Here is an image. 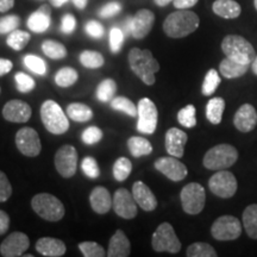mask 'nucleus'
Instances as JSON below:
<instances>
[{
  "instance_id": "1",
  "label": "nucleus",
  "mask_w": 257,
  "mask_h": 257,
  "mask_svg": "<svg viewBox=\"0 0 257 257\" xmlns=\"http://www.w3.org/2000/svg\"><path fill=\"white\" fill-rule=\"evenodd\" d=\"M130 68L148 86L155 83V74L160 70V63L148 49L133 48L128 53Z\"/></svg>"
},
{
  "instance_id": "2",
  "label": "nucleus",
  "mask_w": 257,
  "mask_h": 257,
  "mask_svg": "<svg viewBox=\"0 0 257 257\" xmlns=\"http://www.w3.org/2000/svg\"><path fill=\"white\" fill-rule=\"evenodd\" d=\"M200 19L195 12L178 10L170 14L163 22V31L168 37L182 38L188 36L199 28Z\"/></svg>"
},
{
  "instance_id": "3",
  "label": "nucleus",
  "mask_w": 257,
  "mask_h": 257,
  "mask_svg": "<svg viewBox=\"0 0 257 257\" xmlns=\"http://www.w3.org/2000/svg\"><path fill=\"white\" fill-rule=\"evenodd\" d=\"M221 50L229 59L249 66L256 57L251 43L238 35H227L221 42Z\"/></svg>"
},
{
  "instance_id": "4",
  "label": "nucleus",
  "mask_w": 257,
  "mask_h": 257,
  "mask_svg": "<svg viewBox=\"0 0 257 257\" xmlns=\"http://www.w3.org/2000/svg\"><path fill=\"white\" fill-rule=\"evenodd\" d=\"M41 119L50 134L63 135L69 128V119L61 106L54 100H46L42 104Z\"/></svg>"
},
{
  "instance_id": "5",
  "label": "nucleus",
  "mask_w": 257,
  "mask_h": 257,
  "mask_svg": "<svg viewBox=\"0 0 257 257\" xmlns=\"http://www.w3.org/2000/svg\"><path fill=\"white\" fill-rule=\"evenodd\" d=\"M238 159V152L231 144H218L205 154L202 165L208 170H223L233 166Z\"/></svg>"
},
{
  "instance_id": "6",
  "label": "nucleus",
  "mask_w": 257,
  "mask_h": 257,
  "mask_svg": "<svg viewBox=\"0 0 257 257\" xmlns=\"http://www.w3.org/2000/svg\"><path fill=\"white\" fill-rule=\"evenodd\" d=\"M31 207L43 219L59 221L64 216V206L55 195L49 193H40L31 200Z\"/></svg>"
},
{
  "instance_id": "7",
  "label": "nucleus",
  "mask_w": 257,
  "mask_h": 257,
  "mask_svg": "<svg viewBox=\"0 0 257 257\" xmlns=\"http://www.w3.org/2000/svg\"><path fill=\"white\" fill-rule=\"evenodd\" d=\"M180 199H181L182 208L186 213L194 216L204 210L205 202H206V192L200 184L191 182L182 188L180 193Z\"/></svg>"
},
{
  "instance_id": "8",
  "label": "nucleus",
  "mask_w": 257,
  "mask_h": 257,
  "mask_svg": "<svg viewBox=\"0 0 257 257\" xmlns=\"http://www.w3.org/2000/svg\"><path fill=\"white\" fill-rule=\"evenodd\" d=\"M153 249L157 252L167 251L176 253L181 250V243L176 236L174 227L169 223H162L155 230L152 238Z\"/></svg>"
},
{
  "instance_id": "9",
  "label": "nucleus",
  "mask_w": 257,
  "mask_h": 257,
  "mask_svg": "<svg viewBox=\"0 0 257 257\" xmlns=\"http://www.w3.org/2000/svg\"><path fill=\"white\" fill-rule=\"evenodd\" d=\"M137 131L144 135H153L157 127L159 112L156 105L149 98H143L137 106Z\"/></svg>"
},
{
  "instance_id": "10",
  "label": "nucleus",
  "mask_w": 257,
  "mask_h": 257,
  "mask_svg": "<svg viewBox=\"0 0 257 257\" xmlns=\"http://www.w3.org/2000/svg\"><path fill=\"white\" fill-rule=\"evenodd\" d=\"M208 187L210 191L217 197L223 199L232 198L237 192V180L232 173L229 170H217L214 175L208 180Z\"/></svg>"
},
{
  "instance_id": "11",
  "label": "nucleus",
  "mask_w": 257,
  "mask_h": 257,
  "mask_svg": "<svg viewBox=\"0 0 257 257\" xmlns=\"http://www.w3.org/2000/svg\"><path fill=\"white\" fill-rule=\"evenodd\" d=\"M211 234L217 240H234L242 234V224L233 216H221L212 225Z\"/></svg>"
},
{
  "instance_id": "12",
  "label": "nucleus",
  "mask_w": 257,
  "mask_h": 257,
  "mask_svg": "<svg viewBox=\"0 0 257 257\" xmlns=\"http://www.w3.org/2000/svg\"><path fill=\"white\" fill-rule=\"evenodd\" d=\"M16 146L23 155L36 157L41 154L42 144L37 131L32 127H22L16 134Z\"/></svg>"
},
{
  "instance_id": "13",
  "label": "nucleus",
  "mask_w": 257,
  "mask_h": 257,
  "mask_svg": "<svg viewBox=\"0 0 257 257\" xmlns=\"http://www.w3.org/2000/svg\"><path fill=\"white\" fill-rule=\"evenodd\" d=\"M55 167L63 178H72L78 167V152L73 146L66 144L61 147L55 155Z\"/></svg>"
},
{
  "instance_id": "14",
  "label": "nucleus",
  "mask_w": 257,
  "mask_h": 257,
  "mask_svg": "<svg viewBox=\"0 0 257 257\" xmlns=\"http://www.w3.org/2000/svg\"><path fill=\"white\" fill-rule=\"evenodd\" d=\"M112 207L115 214L124 219H133L137 216V202L134 195L125 188H119L114 192Z\"/></svg>"
},
{
  "instance_id": "15",
  "label": "nucleus",
  "mask_w": 257,
  "mask_h": 257,
  "mask_svg": "<svg viewBox=\"0 0 257 257\" xmlns=\"http://www.w3.org/2000/svg\"><path fill=\"white\" fill-rule=\"evenodd\" d=\"M155 168L174 182L182 181L188 174L187 167L176 157H160L155 161Z\"/></svg>"
},
{
  "instance_id": "16",
  "label": "nucleus",
  "mask_w": 257,
  "mask_h": 257,
  "mask_svg": "<svg viewBox=\"0 0 257 257\" xmlns=\"http://www.w3.org/2000/svg\"><path fill=\"white\" fill-rule=\"evenodd\" d=\"M30 246V239L23 232H14L9 234L0 245V253L4 257L22 256Z\"/></svg>"
},
{
  "instance_id": "17",
  "label": "nucleus",
  "mask_w": 257,
  "mask_h": 257,
  "mask_svg": "<svg viewBox=\"0 0 257 257\" xmlns=\"http://www.w3.org/2000/svg\"><path fill=\"white\" fill-rule=\"evenodd\" d=\"M155 23V15L153 11L142 9L136 12L131 19V36L136 40H142L152 31Z\"/></svg>"
},
{
  "instance_id": "18",
  "label": "nucleus",
  "mask_w": 257,
  "mask_h": 257,
  "mask_svg": "<svg viewBox=\"0 0 257 257\" xmlns=\"http://www.w3.org/2000/svg\"><path fill=\"white\" fill-rule=\"evenodd\" d=\"M32 110L30 105L19 99L10 100L3 107V117L11 123H27L30 119Z\"/></svg>"
},
{
  "instance_id": "19",
  "label": "nucleus",
  "mask_w": 257,
  "mask_h": 257,
  "mask_svg": "<svg viewBox=\"0 0 257 257\" xmlns=\"http://www.w3.org/2000/svg\"><path fill=\"white\" fill-rule=\"evenodd\" d=\"M188 136L185 131L178 127H170L166 133V150L170 156L182 157L185 154V144L187 143Z\"/></svg>"
},
{
  "instance_id": "20",
  "label": "nucleus",
  "mask_w": 257,
  "mask_h": 257,
  "mask_svg": "<svg viewBox=\"0 0 257 257\" xmlns=\"http://www.w3.org/2000/svg\"><path fill=\"white\" fill-rule=\"evenodd\" d=\"M233 124L240 133H250L257 125L256 108L250 104L240 106L234 114Z\"/></svg>"
},
{
  "instance_id": "21",
  "label": "nucleus",
  "mask_w": 257,
  "mask_h": 257,
  "mask_svg": "<svg viewBox=\"0 0 257 257\" xmlns=\"http://www.w3.org/2000/svg\"><path fill=\"white\" fill-rule=\"evenodd\" d=\"M133 195L137 205L143 211L152 212L157 207V199L148 186L142 181H136L133 186Z\"/></svg>"
},
{
  "instance_id": "22",
  "label": "nucleus",
  "mask_w": 257,
  "mask_h": 257,
  "mask_svg": "<svg viewBox=\"0 0 257 257\" xmlns=\"http://www.w3.org/2000/svg\"><path fill=\"white\" fill-rule=\"evenodd\" d=\"M51 23V10L50 6L44 4L42 5L37 11L32 12L30 17L28 18V28L32 32L42 34L47 31Z\"/></svg>"
},
{
  "instance_id": "23",
  "label": "nucleus",
  "mask_w": 257,
  "mask_h": 257,
  "mask_svg": "<svg viewBox=\"0 0 257 257\" xmlns=\"http://www.w3.org/2000/svg\"><path fill=\"white\" fill-rule=\"evenodd\" d=\"M89 202H91L92 210L98 214H105L111 210L113 199L111 198L110 192L105 187L98 186L89 194Z\"/></svg>"
},
{
  "instance_id": "24",
  "label": "nucleus",
  "mask_w": 257,
  "mask_h": 257,
  "mask_svg": "<svg viewBox=\"0 0 257 257\" xmlns=\"http://www.w3.org/2000/svg\"><path fill=\"white\" fill-rule=\"evenodd\" d=\"M131 252L130 240L121 230H117L108 243V257H127Z\"/></svg>"
},
{
  "instance_id": "25",
  "label": "nucleus",
  "mask_w": 257,
  "mask_h": 257,
  "mask_svg": "<svg viewBox=\"0 0 257 257\" xmlns=\"http://www.w3.org/2000/svg\"><path fill=\"white\" fill-rule=\"evenodd\" d=\"M36 250L41 255L48 257H60L66 253V244L53 237H43L36 242Z\"/></svg>"
},
{
  "instance_id": "26",
  "label": "nucleus",
  "mask_w": 257,
  "mask_h": 257,
  "mask_svg": "<svg viewBox=\"0 0 257 257\" xmlns=\"http://www.w3.org/2000/svg\"><path fill=\"white\" fill-rule=\"evenodd\" d=\"M212 10L217 16L224 19L238 18L242 12L240 5L234 0H216L212 5Z\"/></svg>"
},
{
  "instance_id": "27",
  "label": "nucleus",
  "mask_w": 257,
  "mask_h": 257,
  "mask_svg": "<svg viewBox=\"0 0 257 257\" xmlns=\"http://www.w3.org/2000/svg\"><path fill=\"white\" fill-rule=\"evenodd\" d=\"M249 64H242L236 61L225 57V59L220 62L219 72L224 78L226 79H236L243 76L244 74L248 72Z\"/></svg>"
},
{
  "instance_id": "28",
  "label": "nucleus",
  "mask_w": 257,
  "mask_h": 257,
  "mask_svg": "<svg viewBox=\"0 0 257 257\" xmlns=\"http://www.w3.org/2000/svg\"><path fill=\"white\" fill-rule=\"evenodd\" d=\"M67 115L69 119L78 123H85L93 118V111L89 106L82 102H72L67 106Z\"/></svg>"
},
{
  "instance_id": "29",
  "label": "nucleus",
  "mask_w": 257,
  "mask_h": 257,
  "mask_svg": "<svg viewBox=\"0 0 257 257\" xmlns=\"http://www.w3.org/2000/svg\"><path fill=\"white\" fill-rule=\"evenodd\" d=\"M127 148L131 155L136 157V159H138V157L150 155V154L153 153L152 143H150L147 138H143V137L134 136L128 138Z\"/></svg>"
},
{
  "instance_id": "30",
  "label": "nucleus",
  "mask_w": 257,
  "mask_h": 257,
  "mask_svg": "<svg viewBox=\"0 0 257 257\" xmlns=\"http://www.w3.org/2000/svg\"><path fill=\"white\" fill-rule=\"evenodd\" d=\"M225 110V100L223 98H212L206 105V117L210 123L218 125L223 119V113Z\"/></svg>"
},
{
  "instance_id": "31",
  "label": "nucleus",
  "mask_w": 257,
  "mask_h": 257,
  "mask_svg": "<svg viewBox=\"0 0 257 257\" xmlns=\"http://www.w3.org/2000/svg\"><path fill=\"white\" fill-rule=\"evenodd\" d=\"M243 226L250 238L257 239V204L249 205L244 210Z\"/></svg>"
},
{
  "instance_id": "32",
  "label": "nucleus",
  "mask_w": 257,
  "mask_h": 257,
  "mask_svg": "<svg viewBox=\"0 0 257 257\" xmlns=\"http://www.w3.org/2000/svg\"><path fill=\"white\" fill-rule=\"evenodd\" d=\"M42 51L51 60H62L67 56V48L60 42L46 40L42 43Z\"/></svg>"
},
{
  "instance_id": "33",
  "label": "nucleus",
  "mask_w": 257,
  "mask_h": 257,
  "mask_svg": "<svg viewBox=\"0 0 257 257\" xmlns=\"http://www.w3.org/2000/svg\"><path fill=\"white\" fill-rule=\"evenodd\" d=\"M117 92V83L113 79H105L99 83L95 91V96L99 101L107 102L114 98Z\"/></svg>"
},
{
  "instance_id": "34",
  "label": "nucleus",
  "mask_w": 257,
  "mask_h": 257,
  "mask_svg": "<svg viewBox=\"0 0 257 257\" xmlns=\"http://www.w3.org/2000/svg\"><path fill=\"white\" fill-rule=\"evenodd\" d=\"M80 63L82 64L85 68L88 69H98L104 66L105 60L104 56L100 53L94 50H85L80 54L79 56Z\"/></svg>"
},
{
  "instance_id": "35",
  "label": "nucleus",
  "mask_w": 257,
  "mask_h": 257,
  "mask_svg": "<svg viewBox=\"0 0 257 257\" xmlns=\"http://www.w3.org/2000/svg\"><path fill=\"white\" fill-rule=\"evenodd\" d=\"M79 74L72 67H63L55 74V82L59 87L67 88L78 81Z\"/></svg>"
},
{
  "instance_id": "36",
  "label": "nucleus",
  "mask_w": 257,
  "mask_h": 257,
  "mask_svg": "<svg viewBox=\"0 0 257 257\" xmlns=\"http://www.w3.org/2000/svg\"><path fill=\"white\" fill-rule=\"evenodd\" d=\"M30 38L31 36L29 32L22 31V30H15L10 32L8 40H6V43H8V46L10 48H12L14 50L21 51L28 46Z\"/></svg>"
},
{
  "instance_id": "37",
  "label": "nucleus",
  "mask_w": 257,
  "mask_h": 257,
  "mask_svg": "<svg viewBox=\"0 0 257 257\" xmlns=\"http://www.w3.org/2000/svg\"><path fill=\"white\" fill-rule=\"evenodd\" d=\"M131 172H133V163L126 157H119L114 162L113 169H112L114 179L119 182L126 180L130 176Z\"/></svg>"
},
{
  "instance_id": "38",
  "label": "nucleus",
  "mask_w": 257,
  "mask_h": 257,
  "mask_svg": "<svg viewBox=\"0 0 257 257\" xmlns=\"http://www.w3.org/2000/svg\"><path fill=\"white\" fill-rule=\"evenodd\" d=\"M188 257H216L217 252L212 245L204 242H195L187 248Z\"/></svg>"
},
{
  "instance_id": "39",
  "label": "nucleus",
  "mask_w": 257,
  "mask_h": 257,
  "mask_svg": "<svg viewBox=\"0 0 257 257\" xmlns=\"http://www.w3.org/2000/svg\"><path fill=\"white\" fill-rule=\"evenodd\" d=\"M220 76L216 69H210L205 75L204 82L201 86V93L205 96L212 95L220 85Z\"/></svg>"
},
{
  "instance_id": "40",
  "label": "nucleus",
  "mask_w": 257,
  "mask_h": 257,
  "mask_svg": "<svg viewBox=\"0 0 257 257\" xmlns=\"http://www.w3.org/2000/svg\"><path fill=\"white\" fill-rule=\"evenodd\" d=\"M111 107L114 111L124 112L130 117H137V106L125 96H115L111 100Z\"/></svg>"
},
{
  "instance_id": "41",
  "label": "nucleus",
  "mask_w": 257,
  "mask_h": 257,
  "mask_svg": "<svg viewBox=\"0 0 257 257\" xmlns=\"http://www.w3.org/2000/svg\"><path fill=\"white\" fill-rule=\"evenodd\" d=\"M23 63L30 72L37 74V75H46L47 74V63L43 59L36 55L24 56Z\"/></svg>"
},
{
  "instance_id": "42",
  "label": "nucleus",
  "mask_w": 257,
  "mask_h": 257,
  "mask_svg": "<svg viewBox=\"0 0 257 257\" xmlns=\"http://www.w3.org/2000/svg\"><path fill=\"white\" fill-rule=\"evenodd\" d=\"M178 121L182 126L192 128L197 125V117H195V107L193 105H187L182 107L178 113Z\"/></svg>"
},
{
  "instance_id": "43",
  "label": "nucleus",
  "mask_w": 257,
  "mask_h": 257,
  "mask_svg": "<svg viewBox=\"0 0 257 257\" xmlns=\"http://www.w3.org/2000/svg\"><path fill=\"white\" fill-rule=\"evenodd\" d=\"M79 249L85 257H104L107 252L96 242H81L79 243Z\"/></svg>"
},
{
  "instance_id": "44",
  "label": "nucleus",
  "mask_w": 257,
  "mask_h": 257,
  "mask_svg": "<svg viewBox=\"0 0 257 257\" xmlns=\"http://www.w3.org/2000/svg\"><path fill=\"white\" fill-rule=\"evenodd\" d=\"M15 81L16 86H17V89L22 93H29L36 87L35 80L32 79L30 75H28V74H25L23 72H18L16 74Z\"/></svg>"
},
{
  "instance_id": "45",
  "label": "nucleus",
  "mask_w": 257,
  "mask_h": 257,
  "mask_svg": "<svg viewBox=\"0 0 257 257\" xmlns=\"http://www.w3.org/2000/svg\"><path fill=\"white\" fill-rule=\"evenodd\" d=\"M124 32L120 28L114 27L111 29L108 41H110V49L113 54H118L121 50L124 43Z\"/></svg>"
},
{
  "instance_id": "46",
  "label": "nucleus",
  "mask_w": 257,
  "mask_h": 257,
  "mask_svg": "<svg viewBox=\"0 0 257 257\" xmlns=\"http://www.w3.org/2000/svg\"><path fill=\"white\" fill-rule=\"evenodd\" d=\"M81 169L87 178L89 179H96L100 175V169H99L98 162L94 157L86 156L81 162Z\"/></svg>"
},
{
  "instance_id": "47",
  "label": "nucleus",
  "mask_w": 257,
  "mask_h": 257,
  "mask_svg": "<svg viewBox=\"0 0 257 257\" xmlns=\"http://www.w3.org/2000/svg\"><path fill=\"white\" fill-rule=\"evenodd\" d=\"M102 136H104V134H102L101 128L98 126H88L81 134V141L86 146H93V144L100 142Z\"/></svg>"
},
{
  "instance_id": "48",
  "label": "nucleus",
  "mask_w": 257,
  "mask_h": 257,
  "mask_svg": "<svg viewBox=\"0 0 257 257\" xmlns=\"http://www.w3.org/2000/svg\"><path fill=\"white\" fill-rule=\"evenodd\" d=\"M21 24V18L16 15L5 16L0 18V34H10V32L17 30Z\"/></svg>"
},
{
  "instance_id": "49",
  "label": "nucleus",
  "mask_w": 257,
  "mask_h": 257,
  "mask_svg": "<svg viewBox=\"0 0 257 257\" xmlns=\"http://www.w3.org/2000/svg\"><path fill=\"white\" fill-rule=\"evenodd\" d=\"M12 195V186L10 184L8 176L0 170V202L8 201Z\"/></svg>"
},
{
  "instance_id": "50",
  "label": "nucleus",
  "mask_w": 257,
  "mask_h": 257,
  "mask_svg": "<svg viewBox=\"0 0 257 257\" xmlns=\"http://www.w3.org/2000/svg\"><path fill=\"white\" fill-rule=\"evenodd\" d=\"M121 11V4L118 2H111L102 6L99 10V16L101 18H111L114 17L115 15H118Z\"/></svg>"
},
{
  "instance_id": "51",
  "label": "nucleus",
  "mask_w": 257,
  "mask_h": 257,
  "mask_svg": "<svg viewBox=\"0 0 257 257\" xmlns=\"http://www.w3.org/2000/svg\"><path fill=\"white\" fill-rule=\"evenodd\" d=\"M85 31L89 37L92 38H101L104 36V27L96 21H89L85 25Z\"/></svg>"
},
{
  "instance_id": "52",
  "label": "nucleus",
  "mask_w": 257,
  "mask_h": 257,
  "mask_svg": "<svg viewBox=\"0 0 257 257\" xmlns=\"http://www.w3.org/2000/svg\"><path fill=\"white\" fill-rule=\"evenodd\" d=\"M75 28H76L75 17L70 14L64 15L62 18V22H61V31H62L63 34L69 35V34H72L74 30H75Z\"/></svg>"
},
{
  "instance_id": "53",
  "label": "nucleus",
  "mask_w": 257,
  "mask_h": 257,
  "mask_svg": "<svg viewBox=\"0 0 257 257\" xmlns=\"http://www.w3.org/2000/svg\"><path fill=\"white\" fill-rule=\"evenodd\" d=\"M198 2L199 0H174L173 4H174V8L178 10H188L197 5Z\"/></svg>"
},
{
  "instance_id": "54",
  "label": "nucleus",
  "mask_w": 257,
  "mask_h": 257,
  "mask_svg": "<svg viewBox=\"0 0 257 257\" xmlns=\"http://www.w3.org/2000/svg\"><path fill=\"white\" fill-rule=\"evenodd\" d=\"M10 227V217L5 211L0 210V234L6 233Z\"/></svg>"
},
{
  "instance_id": "55",
  "label": "nucleus",
  "mask_w": 257,
  "mask_h": 257,
  "mask_svg": "<svg viewBox=\"0 0 257 257\" xmlns=\"http://www.w3.org/2000/svg\"><path fill=\"white\" fill-rule=\"evenodd\" d=\"M12 67H14V64H12L11 61L0 57V76H4L6 74H9L11 72Z\"/></svg>"
},
{
  "instance_id": "56",
  "label": "nucleus",
  "mask_w": 257,
  "mask_h": 257,
  "mask_svg": "<svg viewBox=\"0 0 257 257\" xmlns=\"http://www.w3.org/2000/svg\"><path fill=\"white\" fill-rule=\"evenodd\" d=\"M15 5V0H0V12H8Z\"/></svg>"
},
{
  "instance_id": "57",
  "label": "nucleus",
  "mask_w": 257,
  "mask_h": 257,
  "mask_svg": "<svg viewBox=\"0 0 257 257\" xmlns=\"http://www.w3.org/2000/svg\"><path fill=\"white\" fill-rule=\"evenodd\" d=\"M131 19H133V17H126L124 19L123 22V30L124 35H130L131 34Z\"/></svg>"
},
{
  "instance_id": "58",
  "label": "nucleus",
  "mask_w": 257,
  "mask_h": 257,
  "mask_svg": "<svg viewBox=\"0 0 257 257\" xmlns=\"http://www.w3.org/2000/svg\"><path fill=\"white\" fill-rule=\"evenodd\" d=\"M72 2H73V4L75 5L76 9L83 10L86 8V6H87L88 0H72Z\"/></svg>"
},
{
  "instance_id": "59",
  "label": "nucleus",
  "mask_w": 257,
  "mask_h": 257,
  "mask_svg": "<svg viewBox=\"0 0 257 257\" xmlns=\"http://www.w3.org/2000/svg\"><path fill=\"white\" fill-rule=\"evenodd\" d=\"M51 5L55 6V8H61L66 3H68V0H50Z\"/></svg>"
},
{
  "instance_id": "60",
  "label": "nucleus",
  "mask_w": 257,
  "mask_h": 257,
  "mask_svg": "<svg viewBox=\"0 0 257 257\" xmlns=\"http://www.w3.org/2000/svg\"><path fill=\"white\" fill-rule=\"evenodd\" d=\"M155 2V4L157 6H161V8H163V6H167L168 4H170L172 2H174V0H154Z\"/></svg>"
},
{
  "instance_id": "61",
  "label": "nucleus",
  "mask_w": 257,
  "mask_h": 257,
  "mask_svg": "<svg viewBox=\"0 0 257 257\" xmlns=\"http://www.w3.org/2000/svg\"><path fill=\"white\" fill-rule=\"evenodd\" d=\"M251 69H252L253 74H255V75H257V56L255 57V60L252 61V63H251Z\"/></svg>"
},
{
  "instance_id": "62",
  "label": "nucleus",
  "mask_w": 257,
  "mask_h": 257,
  "mask_svg": "<svg viewBox=\"0 0 257 257\" xmlns=\"http://www.w3.org/2000/svg\"><path fill=\"white\" fill-rule=\"evenodd\" d=\"M253 5H255V8L257 10V0H253Z\"/></svg>"
},
{
  "instance_id": "63",
  "label": "nucleus",
  "mask_w": 257,
  "mask_h": 257,
  "mask_svg": "<svg viewBox=\"0 0 257 257\" xmlns=\"http://www.w3.org/2000/svg\"><path fill=\"white\" fill-rule=\"evenodd\" d=\"M0 91H2V89H0Z\"/></svg>"
}]
</instances>
